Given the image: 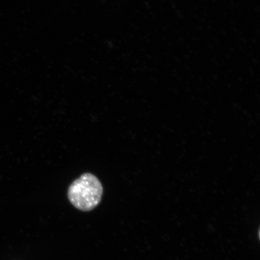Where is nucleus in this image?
Returning <instances> with one entry per match:
<instances>
[{
    "label": "nucleus",
    "instance_id": "f257e3e1",
    "mask_svg": "<svg viewBox=\"0 0 260 260\" xmlns=\"http://www.w3.org/2000/svg\"><path fill=\"white\" fill-rule=\"evenodd\" d=\"M103 187L95 175L85 173L74 181L68 191V197L73 206L83 211H89L102 201Z\"/></svg>",
    "mask_w": 260,
    "mask_h": 260
}]
</instances>
